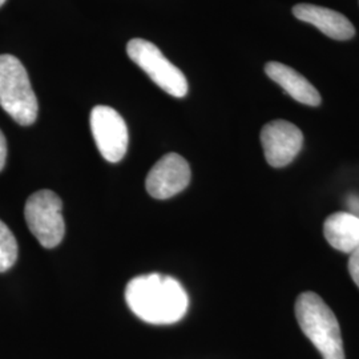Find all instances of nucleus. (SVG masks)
<instances>
[{
    "instance_id": "6",
    "label": "nucleus",
    "mask_w": 359,
    "mask_h": 359,
    "mask_svg": "<svg viewBox=\"0 0 359 359\" xmlns=\"http://www.w3.org/2000/svg\"><path fill=\"white\" fill-rule=\"evenodd\" d=\"M90 132L97 149L109 163H118L128 149V128L121 115L111 107L96 105L90 116Z\"/></svg>"
},
{
    "instance_id": "15",
    "label": "nucleus",
    "mask_w": 359,
    "mask_h": 359,
    "mask_svg": "<svg viewBox=\"0 0 359 359\" xmlns=\"http://www.w3.org/2000/svg\"><path fill=\"white\" fill-rule=\"evenodd\" d=\"M347 203L350 206V213L359 217V196H350Z\"/></svg>"
},
{
    "instance_id": "4",
    "label": "nucleus",
    "mask_w": 359,
    "mask_h": 359,
    "mask_svg": "<svg viewBox=\"0 0 359 359\" xmlns=\"http://www.w3.org/2000/svg\"><path fill=\"white\" fill-rule=\"evenodd\" d=\"M60 197L52 191H39L29 196L25 206L28 229L40 245L52 249L65 238V224Z\"/></svg>"
},
{
    "instance_id": "11",
    "label": "nucleus",
    "mask_w": 359,
    "mask_h": 359,
    "mask_svg": "<svg viewBox=\"0 0 359 359\" xmlns=\"http://www.w3.org/2000/svg\"><path fill=\"white\" fill-rule=\"evenodd\" d=\"M323 234L334 249L351 255L359 249V217L350 212H337L326 218Z\"/></svg>"
},
{
    "instance_id": "13",
    "label": "nucleus",
    "mask_w": 359,
    "mask_h": 359,
    "mask_svg": "<svg viewBox=\"0 0 359 359\" xmlns=\"http://www.w3.org/2000/svg\"><path fill=\"white\" fill-rule=\"evenodd\" d=\"M348 273L359 287V249L353 252L348 258Z\"/></svg>"
},
{
    "instance_id": "3",
    "label": "nucleus",
    "mask_w": 359,
    "mask_h": 359,
    "mask_svg": "<svg viewBox=\"0 0 359 359\" xmlns=\"http://www.w3.org/2000/svg\"><path fill=\"white\" fill-rule=\"evenodd\" d=\"M0 107L23 127L36 121V95L26 68L13 55H0Z\"/></svg>"
},
{
    "instance_id": "5",
    "label": "nucleus",
    "mask_w": 359,
    "mask_h": 359,
    "mask_svg": "<svg viewBox=\"0 0 359 359\" xmlns=\"http://www.w3.org/2000/svg\"><path fill=\"white\" fill-rule=\"evenodd\" d=\"M127 53L129 59L139 65L154 84L170 96L184 97L188 93L185 75L168 60L154 43L144 39H132L127 44Z\"/></svg>"
},
{
    "instance_id": "2",
    "label": "nucleus",
    "mask_w": 359,
    "mask_h": 359,
    "mask_svg": "<svg viewBox=\"0 0 359 359\" xmlns=\"http://www.w3.org/2000/svg\"><path fill=\"white\" fill-rule=\"evenodd\" d=\"M295 317L301 330L317 347L323 359H345L341 327L333 310L321 297L305 292L297 298Z\"/></svg>"
},
{
    "instance_id": "7",
    "label": "nucleus",
    "mask_w": 359,
    "mask_h": 359,
    "mask_svg": "<svg viewBox=\"0 0 359 359\" xmlns=\"http://www.w3.org/2000/svg\"><path fill=\"white\" fill-rule=\"evenodd\" d=\"M191 182L188 161L177 154L163 156L149 170L145 188L156 200H167L182 192Z\"/></svg>"
},
{
    "instance_id": "12",
    "label": "nucleus",
    "mask_w": 359,
    "mask_h": 359,
    "mask_svg": "<svg viewBox=\"0 0 359 359\" xmlns=\"http://www.w3.org/2000/svg\"><path fill=\"white\" fill-rule=\"evenodd\" d=\"M18 259V243L11 229L0 219V273L11 269Z\"/></svg>"
},
{
    "instance_id": "10",
    "label": "nucleus",
    "mask_w": 359,
    "mask_h": 359,
    "mask_svg": "<svg viewBox=\"0 0 359 359\" xmlns=\"http://www.w3.org/2000/svg\"><path fill=\"white\" fill-rule=\"evenodd\" d=\"M265 72L298 103L310 107H317L321 104L320 92L313 87L306 77L298 74L293 68L278 62H270L265 67Z\"/></svg>"
},
{
    "instance_id": "16",
    "label": "nucleus",
    "mask_w": 359,
    "mask_h": 359,
    "mask_svg": "<svg viewBox=\"0 0 359 359\" xmlns=\"http://www.w3.org/2000/svg\"><path fill=\"white\" fill-rule=\"evenodd\" d=\"M6 1H7V0H0V7H1V6H3Z\"/></svg>"
},
{
    "instance_id": "9",
    "label": "nucleus",
    "mask_w": 359,
    "mask_h": 359,
    "mask_svg": "<svg viewBox=\"0 0 359 359\" xmlns=\"http://www.w3.org/2000/svg\"><path fill=\"white\" fill-rule=\"evenodd\" d=\"M295 18L317 27L322 34L335 40H348L355 28L345 15L314 4H297L293 8Z\"/></svg>"
},
{
    "instance_id": "8",
    "label": "nucleus",
    "mask_w": 359,
    "mask_h": 359,
    "mask_svg": "<svg viewBox=\"0 0 359 359\" xmlns=\"http://www.w3.org/2000/svg\"><path fill=\"white\" fill-rule=\"evenodd\" d=\"M261 144L269 165L286 167L299 154L304 135L294 124L286 120H274L261 130Z\"/></svg>"
},
{
    "instance_id": "14",
    "label": "nucleus",
    "mask_w": 359,
    "mask_h": 359,
    "mask_svg": "<svg viewBox=\"0 0 359 359\" xmlns=\"http://www.w3.org/2000/svg\"><path fill=\"white\" fill-rule=\"evenodd\" d=\"M6 160H7V142L3 132L0 130V172L6 165Z\"/></svg>"
},
{
    "instance_id": "1",
    "label": "nucleus",
    "mask_w": 359,
    "mask_h": 359,
    "mask_svg": "<svg viewBox=\"0 0 359 359\" xmlns=\"http://www.w3.org/2000/svg\"><path fill=\"white\" fill-rule=\"evenodd\" d=\"M126 301L133 314L152 325H170L184 318L189 298L182 285L160 273L132 278L126 287Z\"/></svg>"
}]
</instances>
